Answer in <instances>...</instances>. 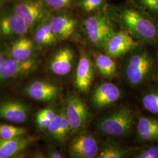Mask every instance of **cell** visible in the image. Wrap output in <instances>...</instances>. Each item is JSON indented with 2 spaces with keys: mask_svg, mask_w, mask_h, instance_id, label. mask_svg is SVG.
Masks as SVG:
<instances>
[{
  "mask_svg": "<svg viewBox=\"0 0 158 158\" xmlns=\"http://www.w3.org/2000/svg\"><path fill=\"white\" fill-rule=\"evenodd\" d=\"M143 7L158 17V0H139Z\"/></svg>",
  "mask_w": 158,
  "mask_h": 158,
  "instance_id": "f1b7e54d",
  "label": "cell"
},
{
  "mask_svg": "<svg viewBox=\"0 0 158 158\" xmlns=\"http://www.w3.org/2000/svg\"><path fill=\"white\" fill-rule=\"evenodd\" d=\"M134 158H158V145H150L136 151L132 155Z\"/></svg>",
  "mask_w": 158,
  "mask_h": 158,
  "instance_id": "484cf974",
  "label": "cell"
},
{
  "mask_svg": "<svg viewBox=\"0 0 158 158\" xmlns=\"http://www.w3.org/2000/svg\"><path fill=\"white\" fill-rule=\"evenodd\" d=\"M29 28L15 12L9 14L0 19V31L6 36H23Z\"/></svg>",
  "mask_w": 158,
  "mask_h": 158,
  "instance_id": "2e32d148",
  "label": "cell"
},
{
  "mask_svg": "<svg viewBox=\"0 0 158 158\" xmlns=\"http://www.w3.org/2000/svg\"><path fill=\"white\" fill-rule=\"evenodd\" d=\"M61 119H62V114L60 111L59 114H57L55 117L51 121L50 124L47 128L49 135L52 138H55V139L56 138L58 131L60 127Z\"/></svg>",
  "mask_w": 158,
  "mask_h": 158,
  "instance_id": "4316f807",
  "label": "cell"
},
{
  "mask_svg": "<svg viewBox=\"0 0 158 158\" xmlns=\"http://www.w3.org/2000/svg\"><path fill=\"white\" fill-rule=\"evenodd\" d=\"M49 24L57 39L64 40L73 34L77 22L73 18L67 15H59L53 17Z\"/></svg>",
  "mask_w": 158,
  "mask_h": 158,
  "instance_id": "ac0fdd59",
  "label": "cell"
},
{
  "mask_svg": "<svg viewBox=\"0 0 158 158\" xmlns=\"http://www.w3.org/2000/svg\"><path fill=\"white\" fill-rule=\"evenodd\" d=\"M99 151L98 142L94 136L83 132L76 136L69 147V156L73 158H96Z\"/></svg>",
  "mask_w": 158,
  "mask_h": 158,
  "instance_id": "52a82bcc",
  "label": "cell"
},
{
  "mask_svg": "<svg viewBox=\"0 0 158 158\" xmlns=\"http://www.w3.org/2000/svg\"><path fill=\"white\" fill-rule=\"evenodd\" d=\"M39 113L42 114L46 118L52 121L53 119L55 117L57 114L55 111L51 108H46L40 110Z\"/></svg>",
  "mask_w": 158,
  "mask_h": 158,
  "instance_id": "1f68e13d",
  "label": "cell"
},
{
  "mask_svg": "<svg viewBox=\"0 0 158 158\" xmlns=\"http://www.w3.org/2000/svg\"><path fill=\"white\" fill-rule=\"evenodd\" d=\"M72 0H46L48 6L52 8L60 9L69 6Z\"/></svg>",
  "mask_w": 158,
  "mask_h": 158,
  "instance_id": "f546056e",
  "label": "cell"
},
{
  "mask_svg": "<svg viewBox=\"0 0 158 158\" xmlns=\"http://www.w3.org/2000/svg\"><path fill=\"white\" fill-rule=\"evenodd\" d=\"M29 109L25 104L15 100L0 102V118L15 124H23L28 118Z\"/></svg>",
  "mask_w": 158,
  "mask_h": 158,
  "instance_id": "8fae6325",
  "label": "cell"
},
{
  "mask_svg": "<svg viewBox=\"0 0 158 158\" xmlns=\"http://www.w3.org/2000/svg\"><path fill=\"white\" fill-rule=\"evenodd\" d=\"M48 157L51 158H63L62 154L56 149H51L48 152Z\"/></svg>",
  "mask_w": 158,
  "mask_h": 158,
  "instance_id": "d6a6232c",
  "label": "cell"
},
{
  "mask_svg": "<svg viewBox=\"0 0 158 158\" xmlns=\"http://www.w3.org/2000/svg\"><path fill=\"white\" fill-rule=\"evenodd\" d=\"M15 12L21 17L29 28L34 26L43 15L41 4L34 0H25L15 6Z\"/></svg>",
  "mask_w": 158,
  "mask_h": 158,
  "instance_id": "5bb4252c",
  "label": "cell"
},
{
  "mask_svg": "<svg viewBox=\"0 0 158 158\" xmlns=\"http://www.w3.org/2000/svg\"><path fill=\"white\" fill-rule=\"evenodd\" d=\"M142 102L146 110L158 116V90L152 91L145 94Z\"/></svg>",
  "mask_w": 158,
  "mask_h": 158,
  "instance_id": "cb8c5ba5",
  "label": "cell"
},
{
  "mask_svg": "<svg viewBox=\"0 0 158 158\" xmlns=\"http://www.w3.org/2000/svg\"><path fill=\"white\" fill-rule=\"evenodd\" d=\"M60 111L62 114V119L56 139L60 142H63L65 141L69 132L71 131V128L66 116L64 107L62 108Z\"/></svg>",
  "mask_w": 158,
  "mask_h": 158,
  "instance_id": "d4e9b609",
  "label": "cell"
},
{
  "mask_svg": "<svg viewBox=\"0 0 158 158\" xmlns=\"http://www.w3.org/2000/svg\"><path fill=\"white\" fill-rule=\"evenodd\" d=\"M71 131L79 132L85 130L90 119V113L85 102L75 93L69 94L64 106Z\"/></svg>",
  "mask_w": 158,
  "mask_h": 158,
  "instance_id": "5b68a950",
  "label": "cell"
},
{
  "mask_svg": "<svg viewBox=\"0 0 158 158\" xmlns=\"http://www.w3.org/2000/svg\"><path fill=\"white\" fill-rule=\"evenodd\" d=\"M94 77V69L90 56L85 52H81L76 69L74 85L82 93L89 90Z\"/></svg>",
  "mask_w": 158,
  "mask_h": 158,
  "instance_id": "30bf717a",
  "label": "cell"
},
{
  "mask_svg": "<svg viewBox=\"0 0 158 158\" xmlns=\"http://www.w3.org/2000/svg\"><path fill=\"white\" fill-rule=\"evenodd\" d=\"M73 51L69 48H63L57 52L51 59L49 68L57 76H63L69 73L73 67Z\"/></svg>",
  "mask_w": 158,
  "mask_h": 158,
  "instance_id": "4fadbf2b",
  "label": "cell"
},
{
  "mask_svg": "<svg viewBox=\"0 0 158 158\" xmlns=\"http://www.w3.org/2000/svg\"><path fill=\"white\" fill-rule=\"evenodd\" d=\"M137 48L129 52L121 67L127 81L135 87L145 83L151 77L155 69L152 57L147 51L138 50Z\"/></svg>",
  "mask_w": 158,
  "mask_h": 158,
  "instance_id": "6da1fadb",
  "label": "cell"
},
{
  "mask_svg": "<svg viewBox=\"0 0 158 158\" xmlns=\"http://www.w3.org/2000/svg\"><path fill=\"white\" fill-rule=\"evenodd\" d=\"M121 96V91L117 85L110 82H103L94 89L91 101L95 107L102 110L113 105Z\"/></svg>",
  "mask_w": 158,
  "mask_h": 158,
  "instance_id": "9c48e42d",
  "label": "cell"
},
{
  "mask_svg": "<svg viewBox=\"0 0 158 158\" xmlns=\"http://www.w3.org/2000/svg\"><path fill=\"white\" fill-rule=\"evenodd\" d=\"M137 138L140 142L158 141V119L151 117L141 116L137 126Z\"/></svg>",
  "mask_w": 158,
  "mask_h": 158,
  "instance_id": "e0dca14e",
  "label": "cell"
},
{
  "mask_svg": "<svg viewBox=\"0 0 158 158\" xmlns=\"http://www.w3.org/2000/svg\"><path fill=\"white\" fill-rule=\"evenodd\" d=\"M138 43L125 30L115 32L109 38L104 49L106 54L112 57H119L138 47Z\"/></svg>",
  "mask_w": 158,
  "mask_h": 158,
  "instance_id": "8992f818",
  "label": "cell"
},
{
  "mask_svg": "<svg viewBox=\"0 0 158 158\" xmlns=\"http://www.w3.org/2000/svg\"><path fill=\"white\" fill-rule=\"evenodd\" d=\"M51 121L46 118L40 113H38L35 117V122L40 130H47Z\"/></svg>",
  "mask_w": 158,
  "mask_h": 158,
  "instance_id": "4dcf8cb0",
  "label": "cell"
},
{
  "mask_svg": "<svg viewBox=\"0 0 158 158\" xmlns=\"http://www.w3.org/2000/svg\"><path fill=\"white\" fill-rule=\"evenodd\" d=\"M34 141L33 137L25 135L8 139L0 138V158H12L23 152Z\"/></svg>",
  "mask_w": 158,
  "mask_h": 158,
  "instance_id": "9a60e30c",
  "label": "cell"
},
{
  "mask_svg": "<svg viewBox=\"0 0 158 158\" xmlns=\"http://www.w3.org/2000/svg\"><path fill=\"white\" fill-rule=\"evenodd\" d=\"M34 51L32 41L23 37L16 40L11 49V57L18 60H27L31 59Z\"/></svg>",
  "mask_w": 158,
  "mask_h": 158,
  "instance_id": "d6986e66",
  "label": "cell"
},
{
  "mask_svg": "<svg viewBox=\"0 0 158 158\" xmlns=\"http://www.w3.org/2000/svg\"><path fill=\"white\" fill-rule=\"evenodd\" d=\"M36 68V62L31 59L24 61L12 57L4 60L0 66V85L9 80L27 75Z\"/></svg>",
  "mask_w": 158,
  "mask_h": 158,
  "instance_id": "ba28073f",
  "label": "cell"
},
{
  "mask_svg": "<svg viewBox=\"0 0 158 158\" xmlns=\"http://www.w3.org/2000/svg\"><path fill=\"white\" fill-rule=\"evenodd\" d=\"M129 149L115 142L107 141L99 150L96 158H123L127 156Z\"/></svg>",
  "mask_w": 158,
  "mask_h": 158,
  "instance_id": "44dd1931",
  "label": "cell"
},
{
  "mask_svg": "<svg viewBox=\"0 0 158 158\" xmlns=\"http://www.w3.org/2000/svg\"><path fill=\"white\" fill-rule=\"evenodd\" d=\"M84 27L91 42L100 48H104L108 40L115 32L111 21L102 14L87 18L84 23Z\"/></svg>",
  "mask_w": 158,
  "mask_h": 158,
  "instance_id": "277c9868",
  "label": "cell"
},
{
  "mask_svg": "<svg viewBox=\"0 0 158 158\" xmlns=\"http://www.w3.org/2000/svg\"><path fill=\"white\" fill-rule=\"evenodd\" d=\"M104 0H80L79 6L86 12H91L96 10L102 6Z\"/></svg>",
  "mask_w": 158,
  "mask_h": 158,
  "instance_id": "83f0119b",
  "label": "cell"
},
{
  "mask_svg": "<svg viewBox=\"0 0 158 158\" xmlns=\"http://www.w3.org/2000/svg\"></svg>",
  "mask_w": 158,
  "mask_h": 158,
  "instance_id": "e575fe53",
  "label": "cell"
},
{
  "mask_svg": "<svg viewBox=\"0 0 158 158\" xmlns=\"http://www.w3.org/2000/svg\"><path fill=\"white\" fill-rule=\"evenodd\" d=\"M135 121L132 110L123 107L98 120L96 128L104 135L115 138L124 137L131 132Z\"/></svg>",
  "mask_w": 158,
  "mask_h": 158,
  "instance_id": "3957f363",
  "label": "cell"
},
{
  "mask_svg": "<svg viewBox=\"0 0 158 158\" xmlns=\"http://www.w3.org/2000/svg\"><path fill=\"white\" fill-rule=\"evenodd\" d=\"M125 30L134 38L150 44L158 40V26L149 18L133 9H127L121 15Z\"/></svg>",
  "mask_w": 158,
  "mask_h": 158,
  "instance_id": "7a4b0ae2",
  "label": "cell"
},
{
  "mask_svg": "<svg viewBox=\"0 0 158 158\" xmlns=\"http://www.w3.org/2000/svg\"><path fill=\"white\" fill-rule=\"evenodd\" d=\"M57 40L49 23L44 24L38 29L35 35V42L40 45H51L55 43Z\"/></svg>",
  "mask_w": 158,
  "mask_h": 158,
  "instance_id": "7402d4cb",
  "label": "cell"
},
{
  "mask_svg": "<svg viewBox=\"0 0 158 158\" xmlns=\"http://www.w3.org/2000/svg\"><path fill=\"white\" fill-rule=\"evenodd\" d=\"M25 94L36 101L51 102L59 93L56 85L44 80H36L31 83L25 89Z\"/></svg>",
  "mask_w": 158,
  "mask_h": 158,
  "instance_id": "7c38bea8",
  "label": "cell"
},
{
  "mask_svg": "<svg viewBox=\"0 0 158 158\" xmlns=\"http://www.w3.org/2000/svg\"><path fill=\"white\" fill-rule=\"evenodd\" d=\"M27 133L26 129L15 127L11 125L0 124V138L8 139L25 135Z\"/></svg>",
  "mask_w": 158,
  "mask_h": 158,
  "instance_id": "603a6c76",
  "label": "cell"
},
{
  "mask_svg": "<svg viewBox=\"0 0 158 158\" xmlns=\"http://www.w3.org/2000/svg\"><path fill=\"white\" fill-rule=\"evenodd\" d=\"M4 57H3V55H2V53L1 51L0 50V66L2 64V63L4 62Z\"/></svg>",
  "mask_w": 158,
  "mask_h": 158,
  "instance_id": "836d02e7",
  "label": "cell"
},
{
  "mask_svg": "<svg viewBox=\"0 0 158 158\" xmlns=\"http://www.w3.org/2000/svg\"><path fill=\"white\" fill-rule=\"evenodd\" d=\"M95 65L98 73L108 79L113 78L117 74V64L112 57L107 54H98L95 57Z\"/></svg>",
  "mask_w": 158,
  "mask_h": 158,
  "instance_id": "ffe728a7",
  "label": "cell"
}]
</instances>
